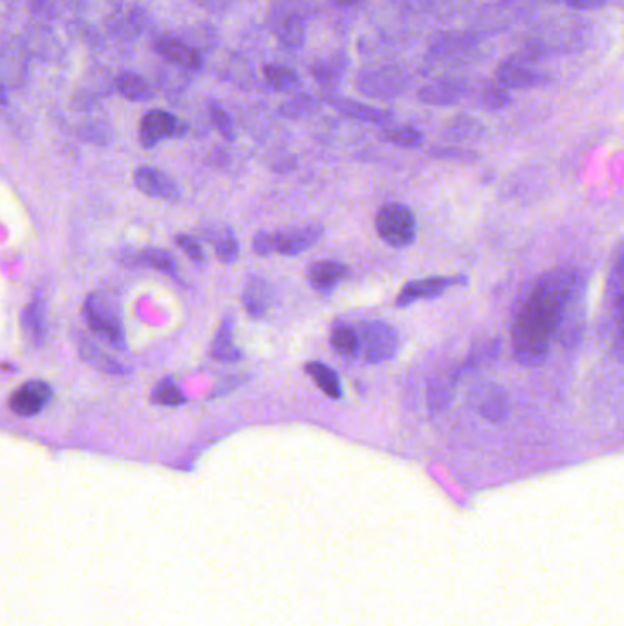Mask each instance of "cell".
<instances>
[{
	"label": "cell",
	"mask_w": 624,
	"mask_h": 626,
	"mask_svg": "<svg viewBox=\"0 0 624 626\" xmlns=\"http://www.w3.org/2000/svg\"><path fill=\"white\" fill-rule=\"evenodd\" d=\"M156 46H158V52L165 59H169L171 63H174V65L183 66V68H189V70H198L202 66L200 54L191 46L180 43L176 39L165 37V39H160Z\"/></svg>",
	"instance_id": "27"
},
{
	"label": "cell",
	"mask_w": 624,
	"mask_h": 626,
	"mask_svg": "<svg viewBox=\"0 0 624 626\" xmlns=\"http://www.w3.org/2000/svg\"><path fill=\"white\" fill-rule=\"evenodd\" d=\"M485 134L484 125L471 116H458L451 121L447 136L452 141L480 140Z\"/></svg>",
	"instance_id": "31"
},
{
	"label": "cell",
	"mask_w": 624,
	"mask_h": 626,
	"mask_svg": "<svg viewBox=\"0 0 624 626\" xmlns=\"http://www.w3.org/2000/svg\"><path fill=\"white\" fill-rule=\"evenodd\" d=\"M185 130L187 127L173 114L163 112V110H152L141 121V145L147 149H152V147L160 145L162 141L182 136L185 134Z\"/></svg>",
	"instance_id": "11"
},
{
	"label": "cell",
	"mask_w": 624,
	"mask_h": 626,
	"mask_svg": "<svg viewBox=\"0 0 624 626\" xmlns=\"http://www.w3.org/2000/svg\"><path fill=\"white\" fill-rule=\"evenodd\" d=\"M134 184L140 193L156 200L178 202L182 198V191L173 178L154 167H140L134 173Z\"/></svg>",
	"instance_id": "13"
},
{
	"label": "cell",
	"mask_w": 624,
	"mask_h": 626,
	"mask_svg": "<svg viewBox=\"0 0 624 626\" xmlns=\"http://www.w3.org/2000/svg\"><path fill=\"white\" fill-rule=\"evenodd\" d=\"M359 339H361V356L368 365H383L398 356V330L385 321H366L359 324Z\"/></svg>",
	"instance_id": "6"
},
{
	"label": "cell",
	"mask_w": 624,
	"mask_h": 626,
	"mask_svg": "<svg viewBox=\"0 0 624 626\" xmlns=\"http://www.w3.org/2000/svg\"><path fill=\"white\" fill-rule=\"evenodd\" d=\"M77 350H79L81 359L88 363L90 367L97 368L99 372L112 374V376H125V374L130 372L129 367H125L116 359H112L96 343H92L90 339L83 337V335H77Z\"/></svg>",
	"instance_id": "21"
},
{
	"label": "cell",
	"mask_w": 624,
	"mask_h": 626,
	"mask_svg": "<svg viewBox=\"0 0 624 626\" xmlns=\"http://www.w3.org/2000/svg\"><path fill=\"white\" fill-rule=\"evenodd\" d=\"M273 290L269 286L268 281H264L262 277H249L246 286H244V292H242V304L246 308L249 317L260 321L268 315L271 306H273Z\"/></svg>",
	"instance_id": "18"
},
{
	"label": "cell",
	"mask_w": 624,
	"mask_h": 626,
	"mask_svg": "<svg viewBox=\"0 0 624 626\" xmlns=\"http://www.w3.org/2000/svg\"><path fill=\"white\" fill-rule=\"evenodd\" d=\"M264 76L268 79L269 85L275 88V90H291V88L297 87V83H299L297 74L291 68H286V66H266L264 68Z\"/></svg>",
	"instance_id": "35"
},
{
	"label": "cell",
	"mask_w": 624,
	"mask_h": 626,
	"mask_svg": "<svg viewBox=\"0 0 624 626\" xmlns=\"http://www.w3.org/2000/svg\"><path fill=\"white\" fill-rule=\"evenodd\" d=\"M209 116H211V121H213V125H215V129L226 138V140H233L235 136H233V130H231V121L227 118L226 110L220 107V105H215V103H211L209 105Z\"/></svg>",
	"instance_id": "39"
},
{
	"label": "cell",
	"mask_w": 624,
	"mask_h": 626,
	"mask_svg": "<svg viewBox=\"0 0 624 626\" xmlns=\"http://www.w3.org/2000/svg\"><path fill=\"white\" fill-rule=\"evenodd\" d=\"M385 138L401 149H418L423 145V134L414 127H394L385 132Z\"/></svg>",
	"instance_id": "34"
},
{
	"label": "cell",
	"mask_w": 624,
	"mask_h": 626,
	"mask_svg": "<svg viewBox=\"0 0 624 626\" xmlns=\"http://www.w3.org/2000/svg\"><path fill=\"white\" fill-rule=\"evenodd\" d=\"M207 242L215 248V255L222 264H235L240 255V242L231 227H218L204 231Z\"/></svg>",
	"instance_id": "25"
},
{
	"label": "cell",
	"mask_w": 624,
	"mask_h": 626,
	"mask_svg": "<svg viewBox=\"0 0 624 626\" xmlns=\"http://www.w3.org/2000/svg\"><path fill=\"white\" fill-rule=\"evenodd\" d=\"M330 343L339 356L354 359L361 354L359 330L354 328L352 324L345 323V321L334 323L332 332H330Z\"/></svg>",
	"instance_id": "28"
},
{
	"label": "cell",
	"mask_w": 624,
	"mask_h": 626,
	"mask_svg": "<svg viewBox=\"0 0 624 626\" xmlns=\"http://www.w3.org/2000/svg\"><path fill=\"white\" fill-rule=\"evenodd\" d=\"M233 328H235L233 317L226 315L218 326V332H216L213 345H211V357L218 363H238L244 359L242 350L235 345Z\"/></svg>",
	"instance_id": "23"
},
{
	"label": "cell",
	"mask_w": 624,
	"mask_h": 626,
	"mask_svg": "<svg viewBox=\"0 0 624 626\" xmlns=\"http://www.w3.org/2000/svg\"><path fill=\"white\" fill-rule=\"evenodd\" d=\"M588 312V273L577 270L571 284L570 295L562 312L559 332L555 341L566 350H575L582 343Z\"/></svg>",
	"instance_id": "3"
},
{
	"label": "cell",
	"mask_w": 624,
	"mask_h": 626,
	"mask_svg": "<svg viewBox=\"0 0 624 626\" xmlns=\"http://www.w3.org/2000/svg\"><path fill=\"white\" fill-rule=\"evenodd\" d=\"M377 235L390 248H409L418 235V220L405 204H388L376 216Z\"/></svg>",
	"instance_id": "5"
},
{
	"label": "cell",
	"mask_w": 624,
	"mask_h": 626,
	"mask_svg": "<svg viewBox=\"0 0 624 626\" xmlns=\"http://www.w3.org/2000/svg\"><path fill=\"white\" fill-rule=\"evenodd\" d=\"M476 46L473 35L469 33H443L432 43L434 59L442 61H462Z\"/></svg>",
	"instance_id": "20"
},
{
	"label": "cell",
	"mask_w": 624,
	"mask_h": 626,
	"mask_svg": "<svg viewBox=\"0 0 624 626\" xmlns=\"http://www.w3.org/2000/svg\"><path fill=\"white\" fill-rule=\"evenodd\" d=\"M337 108L346 114L348 118L357 119V121H365V123H374V125H387L392 121V114L381 108L368 107L354 101H345Z\"/></svg>",
	"instance_id": "30"
},
{
	"label": "cell",
	"mask_w": 624,
	"mask_h": 626,
	"mask_svg": "<svg viewBox=\"0 0 624 626\" xmlns=\"http://www.w3.org/2000/svg\"><path fill=\"white\" fill-rule=\"evenodd\" d=\"M538 57L533 50H526L522 54L513 55L502 65L498 66L496 79L502 87L509 88H535L546 85L549 79L540 68H538Z\"/></svg>",
	"instance_id": "9"
},
{
	"label": "cell",
	"mask_w": 624,
	"mask_h": 626,
	"mask_svg": "<svg viewBox=\"0 0 624 626\" xmlns=\"http://www.w3.org/2000/svg\"><path fill=\"white\" fill-rule=\"evenodd\" d=\"M174 242H176V246L182 249L183 253L189 257V259L193 260L194 264H198V266H202L205 262L204 249L200 246V242L196 240V238L191 237V235H178V237L174 238Z\"/></svg>",
	"instance_id": "37"
},
{
	"label": "cell",
	"mask_w": 624,
	"mask_h": 626,
	"mask_svg": "<svg viewBox=\"0 0 624 626\" xmlns=\"http://www.w3.org/2000/svg\"><path fill=\"white\" fill-rule=\"evenodd\" d=\"M357 2H359V0H335V4H339V6H354V4H357Z\"/></svg>",
	"instance_id": "41"
},
{
	"label": "cell",
	"mask_w": 624,
	"mask_h": 626,
	"mask_svg": "<svg viewBox=\"0 0 624 626\" xmlns=\"http://www.w3.org/2000/svg\"><path fill=\"white\" fill-rule=\"evenodd\" d=\"M463 379L460 367L447 372L445 376H438L432 379L429 389H427V407L432 416H440L451 407L454 400V392L458 389L460 381Z\"/></svg>",
	"instance_id": "16"
},
{
	"label": "cell",
	"mask_w": 624,
	"mask_h": 626,
	"mask_svg": "<svg viewBox=\"0 0 624 626\" xmlns=\"http://www.w3.org/2000/svg\"><path fill=\"white\" fill-rule=\"evenodd\" d=\"M54 398V390L44 383L41 379H33L24 383L21 389L15 390L13 396H11L10 407L11 411L19 416H37L39 412H43L50 401Z\"/></svg>",
	"instance_id": "12"
},
{
	"label": "cell",
	"mask_w": 624,
	"mask_h": 626,
	"mask_svg": "<svg viewBox=\"0 0 624 626\" xmlns=\"http://www.w3.org/2000/svg\"><path fill=\"white\" fill-rule=\"evenodd\" d=\"M467 405L482 420L500 425L509 418L511 401L506 387L496 381H480L467 392Z\"/></svg>",
	"instance_id": "7"
},
{
	"label": "cell",
	"mask_w": 624,
	"mask_h": 626,
	"mask_svg": "<svg viewBox=\"0 0 624 626\" xmlns=\"http://www.w3.org/2000/svg\"><path fill=\"white\" fill-rule=\"evenodd\" d=\"M83 317L88 328L119 352L127 350V332L121 317L119 304L114 297L105 292L90 293L83 306Z\"/></svg>",
	"instance_id": "2"
},
{
	"label": "cell",
	"mask_w": 624,
	"mask_h": 626,
	"mask_svg": "<svg viewBox=\"0 0 624 626\" xmlns=\"http://www.w3.org/2000/svg\"><path fill=\"white\" fill-rule=\"evenodd\" d=\"M480 105L487 110H502L509 105V94L507 88L500 83H485L480 90Z\"/></svg>",
	"instance_id": "36"
},
{
	"label": "cell",
	"mask_w": 624,
	"mask_h": 626,
	"mask_svg": "<svg viewBox=\"0 0 624 626\" xmlns=\"http://www.w3.org/2000/svg\"><path fill=\"white\" fill-rule=\"evenodd\" d=\"M21 324L24 334L33 346L43 345L46 339V308L41 293H35L32 301L22 310Z\"/></svg>",
	"instance_id": "22"
},
{
	"label": "cell",
	"mask_w": 624,
	"mask_h": 626,
	"mask_svg": "<svg viewBox=\"0 0 624 626\" xmlns=\"http://www.w3.org/2000/svg\"><path fill=\"white\" fill-rule=\"evenodd\" d=\"M304 370L328 398H332V400L343 398V385H341V379L337 376L334 368L328 367L326 363H321V361H310Z\"/></svg>",
	"instance_id": "29"
},
{
	"label": "cell",
	"mask_w": 624,
	"mask_h": 626,
	"mask_svg": "<svg viewBox=\"0 0 624 626\" xmlns=\"http://www.w3.org/2000/svg\"><path fill=\"white\" fill-rule=\"evenodd\" d=\"M151 400L154 405H160V407H180L185 403V396H183L180 387L176 385V381L169 376V378L162 379L154 387Z\"/></svg>",
	"instance_id": "33"
},
{
	"label": "cell",
	"mask_w": 624,
	"mask_h": 626,
	"mask_svg": "<svg viewBox=\"0 0 624 626\" xmlns=\"http://www.w3.org/2000/svg\"><path fill=\"white\" fill-rule=\"evenodd\" d=\"M348 277V268L337 260H317L308 270L310 286L321 295H332Z\"/></svg>",
	"instance_id": "17"
},
{
	"label": "cell",
	"mask_w": 624,
	"mask_h": 626,
	"mask_svg": "<svg viewBox=\"0 0 624 626\" xmlns=\"http://www.w3.org/2000/svg\"><path fill=\"white\" fill-rule=\"evenodd\" d=\"M502 354V341L495 337V339H487L482 341L478 345H474L471 348V352L465 357L460 370H462L463 378L469 376V374H476L484 368H489L491 365H495L498 361V357Z\"/></svg>",
	"instance_id": "24"
},
{
	"label": "cell",
	"mask_w": 624,
	"mask_h": 626,
	"mask_svg": "<svg viewBox=\"0 0 624 626\" xmlns=\"http://www.w3.org/2000/svg\"><path fill=\"white\" fill-rule=\"evenodd\" d=\"M608 299L612 306V352L624 365V238L615 248L612 270L608 277Z\"/></svg>",
	"instance_id": "8"
},
{
	"label": "cell",
	"mask_w": 624,
	"mask_h": 626,
	"mask_svg": "<svg viewBox=\"0 0 624 626\" xmlns=\"http://www.w3.org/2000/svg\"><path fill=\"white\" fill-rule=\"evenodd\" d=\"M302 17L299 11L293 6H280L279 13H275V30L284 44L288 46H299L304 37V28H302Z\"/></svg>",
	"instance_id": "26"
},
{
	"label": "cell",
	"mask_w": 624,
	"mask_h": 626,
	"mask_svg": "<svg viewBox=\"0 0 624 626\" xmlns=\"http://www.w3.org/2000/svg\"><path fill=\"white\" fill-rule=\"evenodd\" d=\"M465 284H467L465 275H434V277L410 281L399 292L396 306L409 308L412 304L420 303V301L442 297L443 293L449 292L451 288L465 286Z\"/></svg>",
	"instance_id": "10"
},
{
	"label": "cell",
	"mask_w": 624,
	"mask_h": 626,
	"mask_svg": "<svg viewBox=\"0 0 624 626\" xmlns=\"http://www.w3.org/2000/svg\"><path fill=\"white\" fill-rule=\"evenodd\" d=\"M465 94H467V83L463 79L445 77L423 88L420 92V99L423 103L434 105V107H449L458 103Z\"/></svg>",
	"instance_id": "19"
},
{
	"label": "cell",
	"mask_w": 624,
	"mask_h": 626,
	"mask_svg": "<svg viewBox=\"0 0 624 626\" xmlns=\"http://www.w3.org/2000/svg\"><path fill=\"white\" fill-rule=\"evenodd\" d=\"M119 259L129 266H149L152 270L162 271L167 277H171L180 284L183 282L178 271V264L167 249L147 248L141 251H127V253H121Z\"/></svg>",
	"instance_id": "15"
},
{
	"label": "cell",
	"mask_w": 624,
	"mask_h": 626,
	"mask_svg": "<svg viewBox=\"0 0 624 626\" xmlns=\"http://www.w3.org/2000/svg\"><path fill=\"white\" fill-rule=\"evenodd\" d=\"M324 229L321 226H304L288 231H259L253 238V251L260 257H268L271 253H280L284 257H297L306 249L313 248L321 237Z\"/></svg>",
	"instance_id": "4"
},
{
	"label": "cell",
	"mask_w": 624,
	"mask_h": 626,
	"mask_svg": "<svg viewBox=\"0 0 624 626\" xmlns=\"http://www.w3.org/2000/svg\"><path fill=\"white\" fill-rule=\"evenodd\" d=\"M566 4L570 6L571 10L593 11L601 10L606 4V0H566Z\"/></svg>",
	"instance_id": "40"
},
{
	"label": "cell",
	"mask_w": 624,
	"mask_h": 626,
	"mask_svg": "<svg viewBox=\"0 0 624 626\" xmlns=\"http://www.w3.org/2000/svg\"><path fill=\"white\" fill-rule=\"evenodd\" d=\"M575 273L577 270L571 268L542 273L520 306L513 323L511 341L513 356L522 367H540L548 359Z\"/></svg>",
	"instance_id": "1"
},
{
	"label": "cell",
	"mask_w": 624,
	"mask_h": 626,
	"mask_svg": "<svg viewBox=\"0 0 624 626\" xmlns=\"http://www.w3.org/2000/svg\"><path fill=\"white\" fill-rule=\"evenodd\" d=\"M432 156L442 158V160H454V162L473 163L478 160V154L471 149L463 147H438L432 149Z\"/></svg>",
	"instance_id": "38"
},
{
	"label": "cell",
	"mask_w": 624,
	"mask_h": 626,
	"mask_svg": "<svg viewBox=\"0 0 624 626\" xmlns=\"http://www.w3.org/2000/svg\"><path fill=\"white\" fill-rule=\"evenodd\" d=\"M116 88H118V92L123 98L130 99V101H145V99L152 98V90L149 87V83L143 77L136 76V74L119 76Z\"/></svg>",
	"instance_id": "32"
},
{
	"label": "cell",
	"mask_w": 624,
	"mask_h": 626,
	"mask_svg": "<svg viewBox=\"0 0 624 626\" xmlns=\"http://www.w3.org/2000/svg\"><path fill=\"white\" fill-rule=\"evenodd\" d=\"M361 92L376 99H390L399 96L405 90V79L403 74L392 68L385 70H376L365 74L363 79L359 81Z\"/></svg>",
	"instance_id": "14"
}]
</instances>
